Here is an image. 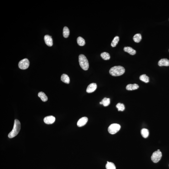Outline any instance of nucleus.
Instances as JSON below:
<instances>
[{"mask_svg": "<svg viewBox=\"0 0 169 169\" xmlns=\"http://www.w3.org/2000/svg\"></svg>", "mask_w": 169, "mask_h": 169, "instance_id": "26", "label": "nucleus"}, {"mask_svg": "<svg viewBox=\"0 0 169 169\" xmlns=\"http://www.w3.org/2000/svg\"><path fill=\"white\" fill-rule=\"evenodd\" d=\"M44 40L47 45L49 46H52L53 44V40L51 37L48 35H45Z\"/></svg>", "mask_w": 169, "mask_h": 169, "instance_id": "10", "label": "nucleus"}, {"mask_svg": "<svg viewBox=\"0 0 169 169\" xmlns=\"http://www.w3.org/2000/svg\"><path fill=\"white\" fill-rule=\"evenodd\" d=\"M101 56L103 59L105 60H109L110 58L109 54L106 52L101 53Z\"/></svg>", "mask_w": 169, "mask_h": 169, "instance_id": "23", "label": "nucleus"}, {"mask_svg": "<svg viewBox=\"0 0 169 169\" xmlns=\"http://www.w3.org/2000/svg\"><path fill=\"white\" fill-rule=\"evenodd\" d=\"M38 96L42 101L45 102L48 100L47 97L44 92L42 91L39 92L38 94Z\"/></svg>", "mask_w": 169, "mask_h": 169, "instance_id": "15", "label": "nucleus"}, {"mask_svg": "<svg viewBox=\"0 0 169 169\" xmlns=\"http://www.w3.org/2000/svg\"><path fill=\"white\" fill-rule=\"evenodd\" d=\"M142 37L140 34H137L133 37V40L136 43H139L141 41Z\"/></svg>", "mask_w": 169, "mask_h": 169, "instance_id": "16", "label": "nucleus"}, {"mask_svg": "<svg viewBox=\"0 0 169 169\" xmlns=\"http://www.w3.org/2000/svg\"><path fill=\"white\" fill-rule=\"evenodd\" d=\"M20 129L21 124L20 121L18 120L15 119L13 129L8 134V137L10 138H12L16 137L20 132Z\"/></svg>", "mask_w": 169, "mask_h": 169, "instance_id": "1", "label": "nucleus"}, {"mask_svg": "<svg viewBox=\"0 0 169 169\" xmlns=\"http://www.w3.org/2000/svg\"><path fill=\"white\" fill-rule=\"evenodd\" d=\"M106 168L107 169H116L115 164L113 163L107 162L106 164Z\"/></svg>", "mask_w": 169, "mask_h": 169, "instance_id": "24", "label": "nucleus"}, {"mask_svg": "<svg viewBox=\"0 0 169 169\" xmlns=\"http://www.w3.org/2000/svg\"><path fill=\"white\" fill-rule=\"evenodd\" d=\"M139 87V85L137 84H129L126 86V89L128 90H132L137 89Z\"/></svg>", "mask_w": 169, "mask_h": 169, "instance_id": "13", "label": "nucleus"}, {"mask_svg": "<svg viewBox=\"0 0 169 169\" xmlns=\"http://www.w3.org/2000/svg\"><path fill=\"white\" fill-rule=\"evenodd\" d=\"M77 43L80 46H83L85 44V40L81 37L79 36L77 39Z\"/></svg>", "mask_w": 169, "mask_h": 169, "instance_id": "19", "label": "nucleus"}, {"mask_svg": "<svg viewBox=\"0 0 169 169\" xmlns=\"http://www.w3.org/2000/svg\"><path fill=\"white\" fill-rule=\"evenodd\" d=\"M162 157V152L157 150L152 153L151 157L152 160L154 163H157L160 160Z\"/></svg>", "mask_w": 169, "mask_h": 169, "instance_id": "5", "label": "nucleus"}, {"mask_svg": "<svg viewBox=\"0 0 169 169\" xmlns=\"http://www.w3.org/2000/svg\"><path fill=\"white\" fill-rule=\"evenodd\" d=\"M29 65V61L28 59L26 58L23 59L20 61L18 64L19 68L22 70H25L28 68Z\"/></svg>", "mask_w": 169, "mask_h": 169, "instance_id": "6", "label": "nucleus"}, {"mask_svg": "<svg viewBox=\"0 0 169 169\" xmlns=\"http://www.w3.org/2000/svg\"><path fill=\"white\" fill-rule=\"evenodd\" d=\"M79 62L81 68L83 70L86 71L88 70L89 67V64L86 57L83 54L79 56Z\"/></svg>", "mask_w": 169, "mask_h": 169, "instance_id": "3", "label": "nucleus"}, {"mask_svg": "<svg viewBox=\"0 0 169 169\" xmlns=\"http://www.w3.org/2000/svg\"><path fill=\"white\" fill-rule=\"evenodd\" d=\"M116 107L118 109V111H123L124 110L125 107V106L123 104L119 103L116 105Z\"/></svg>", "mask_w": 169, "mask_h": 169, "instance_id": "25", "label": "nucleus"}, {"mask_svg": "<svg viewBox=\"0 0 169 169\" xmlns=\"http://www.w3.org/2000/svg\"><path fill=\"white\" fill-rule=\"evenodd\" d=\"M139 79L141 81H143L146 83H148L149 82V77L146 76L145 74H143L140 76Z\"/></svg>", "mask_w": 169, "mask_h": 169, "instance_id": "18", "label": "nucleus"}, {"mask_svg": "<svg viewBox=\"0 0 169 169\" xmlns=\"http://www.w3.org/2000/svg\"><path fill=\"white\" fill-rule=\"evenodd\" d=\"M102 104L104 107H107L110 104V98L105 97L101 101Z\"/></svg>", "mask_w": 169, "mask_h": 169, "instance_id": "22", "label": "nucleus"}, {"mask_svg": "<svg viewBox=\"0 0 169 169\" xmlns=\"http://www.w3.org/2000/svg\"><path fill=\"white\" fill-rule=\"evenodd\" d=\"M70 34V31L68 28L67 27H65L63 29V35L64 37L67 38L68 37Z\"/></svg>", "mask_w": 169, "mask_h": 169, "instance_id": "21", "label": "nucleus"}, {"mask_svg": "<svg viewBox=\"0 0 169 169\" xmlns=\"http://www.w3.org/2000/svg\"><path fill=\"white\" fill-rule=\"evenodd\" d=\"M61 80L62 81L66 84H69L70 82V78L69 76L66 74H63L61 76Z\"/></svg>", "mask_w": 169, "mask_h": 169, "instance_id": "14", "label": "nucleus"}, {"mask_svg": "<svg viewBox=\"0 0 169 169\" xmlns=\"http://www.w3.org/2000/svg\"><path fill=\"white\" fill-rule=\"evenodd\" d=\"M88 120V118L86 117H83L81 118L78 121L77 125L78 127H82L86 124Z\"/></svg>", "mask_w": 169, "mask_h": 169, "instance_id": "8", "label": "nucleus"}, {"mask_svg": "<svg viewBox=\"0 0 169 169\" xmlns=\"http://www.w3.org/2000/svg\"><path fill=\"white\" fill-rule=\"evenodd\" d=\"M119 40V37L118 36H116L114 38V39L111 44V45L112 47H115L118 44Z\"/></svg>", "mask_w": 169, "mask_h": 169, "instance_id": "20", "label": "nucleus"}, {"mask_svg": "<svg viewBox=\"0 0 169 169\" xmlns=\"http://www.w3.org/2000/svg\"><path fill=\"white\" fill-rule=\"evenodd\" d=\"M125 69L121 66H116L112 67L110 69V74L112 76L117 77L120 76L125 73Z\"/></svg>", "mask_w": 169, "mask_h": 169, "instance_id": "2", "label": "nucleus"}, {"mask_svg": "<svg viewBox=\"0 0 169 169\" xmlns=\"http://www.w3.org/2000/svg\"><path fill=\"white\" fill-rule=\"evenodd\" d=\"M158 65L160 67L169 66V60L167 59H162L158 62Z\"/></svg>", "mask_w": 169, "mask_h": 169, "instance_id": "11", "label": "nucleus"}, {"mask_svg": "<svg viewBox=\"0 0 169 169\" xmlns=\"http://www.w3.org/2000/svg\"><path fill=\"white\" fill-rule=\"evenodd\" d=\"M120 129L121 126L119 124H113L109 126L108 130L109 133L111 134H114L118 132Z\"/></svg>", "mask_w": 169, "mask_h": 169, "instance_id": "4", "label": "nucleus"}, {"mask_svg": "<svg viewBox=\"0 0 169 169\" xmlns=\"http://www.w3.org/2000/svg\"><path fill=\"white\" fill-rule=\"evenodd\" d=\"M124 50L132 55H135L136 53V51L130 47H124Z\"/></svg>", "mask_w": 169, "mask_h": 169, "instance_id": "12", "label": "nucleus"}, {"mask_svg": "<svg viewBox=\"0 0 169 169\" xmlns=\"http://www.w3.org/2000/svg\"><path fill=\"white\" fill-rule=\"evenodd\" d=\"M97 84L96 83H92L89 85L86 89V92L88 93H91L96 90Z\"/></svg>", "mask_w": 169, "mask_h": 169, "instance_id": "9", "label": "nucleus"}, {"mask_svg": "<svg viewBox=\"0 0 169 169\" xmlns=\"http://www.w3.org/2000/svg\"><path fill=\"white\" fill-rule=\"evenodd\" d=\"M55 120V117L52 116H50L45 117L44 119V121L45 124H51L54 123Z\"/></svg>", "mask_w": 169, "mask_h": 169, "instance_id": "7", "label": "nucleus"}, {"mask_svg": "<svg viewBox=\"0 0 169 169\" xmlns=\"http://www.w3.org/2000/svg\"><path fill=\"white\" fill-rule=\"evenodd\" d=\"M141 134L142 137L144 138H147L149 136V131L148 129H141Z\"/></svg>", "mask_w": 169, "mask_h": 169, "instance_id": "17", "label": "nucleus"}]
</instances>
